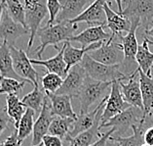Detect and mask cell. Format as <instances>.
<instances>
[{
    "mask_svg": "<svg viewBox=\"0 0 153 146\" xmlns=\"http://www.w3.org/2000/svg\"><path fill=\"white\" fill-rule=\"evenodd\" d=\"M77 29V24H70L68 22L54 24L52 26H45L44 28L39 29L37 35L39 36L40 45L36 49L38 59L42 60V54L47 46H57L59 42L69 41L72 36L75 35L74 33Z\"/></svg>",
    "mask_w": 153,
    "mask_h": 146,
    "instance_id": "cell-1",
    "label": "cell"
},
{
    "mask_svg": "<svg viewBox=\"0 0 153 146\" xmlns=\"http://www.w3.org/2000/svg\"><path fill=\"white\" fill-rule=\"evenodd\" d=\"M112 82H102L93 80L87 75L77 99L80 102V113H88L95 105L106 99L110 94Z\"/></svg>",
    "mask_w": 153,
    "mask_h": 146,
    "instance_id": "cell-2",
    "label": "cell"
},
{
    "mask_svg": "<svg viewBox=\"0 0 153 146\" xmlns=\"http://www.w3.org/2000/svg\"><path fill=\"white\" fill-rule=\"evenodd\" d=\"M130 21L132 26H131L129 32H127V35L124 36L122 35L118 36L123 46V51H124V60L122 64H120V70L128 78L139 69V65L136 60L137 49H139L137 31L140 27V22L137 19H131Z\"/></svg>",
    "mask_w": 153,
    "mask_h": 146,
    "instance_id": "cell-3",
    "label": "cell"
},
{
    "mask_svg": "<svg viewBox=\"0 0 153 146\" xmlns=\"http://www.w3.org/2000/svg\"><path fill=\"white\" fill-rule=\"evenodd\" d=\"M80 65L83 67L87 75L93 80L102 82H113L115 81H123L125 80H129V78L121 72L120 65L108 66L102 64L93 60L88 53L84 56Z\"/></svg>",
    "mask_w": 153,
    "mask_h": 146,
    "instance_id": "cell-4",
    "label": "cell"
},
{
    "mask_svg": "<svg viewBox=\"0 0 153 146\" xmlns=\"http://www.w3.org/2000/svg\"><path fill=\"white\" fill-rule=\"evenodd\" d=\"M25 23L29 31V38L27 43V52L31 48L35 35L39 31V27L47 15H49L47 8V0H25Z\"/></svg>",
    "mask_w": 153,
    "mask_h": 146,
    "instance_id": "cell-5",
    "label": "cell"
},
{
    "mask_svg": "<svg viewBox=\"0 0 153 146\" xmlns=\"http://www.w3.org/2000/svg\"><path fill=\"white\" fill-rule=\"evenodd\" d=\"M131 20L137 19L144 32L153 25V0H122V13Z\"/></svg>",
    "mask_w": 153,
    "mask_h": 146,
    "instance_id": "cell-6",
    "label": "cell"
},
{
    "mask_svg": "<svg viewBox=\"0 0 153 146\" xmlns=\"http://www.w3.org/2000/svg\"><path fill=\"white\" fill-rule=\"evenodd\" d=\"M143 111L141 109L131 106L124 112L114 116L106 123L100 125V129L102 128H114V136H123V134H125L135 125H139L143 119Z\"/></svg>",
    "mask_w": 153,
    "mask_h": 146,
    "instance_id": "cell-7",
    "label": "cell"
},
{
    "mask_svg": "<svg viewBox=\"0 0 153 146\" xmlns=\"http://www.w3.org/2000/svg\"><path fill=\"white\" fill-rule=\"evenodd\" d=\"M88 54L93 60L108 66L120 65L124 60L123 46L121 42H117L116 39L104 41L100 48L89 52Z\"/></svg>",
    "mask_w": 153,
    "mask_h": 146,
    "instance_id": "cell-8",
    "label": "cell"
},
{
    "mask_svg": "<svg viewBox=\"0 0 153 146\" xmlns=\"http://www.w3.org/2000/svg\"><path fill=\"white\" fill-rule=\"evenodd\" d=\"M11 55H12L15 72L24 81L32 84L33 87L38 85V74L33 68L30 59L27 57V53L23 49H18L15 46H10Z\"/></svg>",
    "mask_w": 153,
    "mask_h": 146,
    "instance_id": "cell-9",
    "label": "cell"
},
{
    "mask_svg": "<svg viewBox=\"0 0 153 146\" xmlns=\"http://www.w3.org/2000/svg\"><path fill=\"white\" fill-rule=\"evenodd\" d=\"M130 107L131 105L125 100L124 96H123L121 92L119 81H113L112 85H111L110 94L108 96L105 104H104L100 125L106 123L108 120H110L111 118H113L114 116L124 112Z\"/></svg>",
    "mask_w": 153,
    "mask_h": 146,
    "instance_id": "cell-10",
    "label": "cell"
},
{
    "mask_svg": "<svg viewBox=\"0 0 153 146\" xmlns=\"http://www.w3.org/2000/svg\"><path fill=\"white\" fill-rule=\"evenodd\" d=\"M86 77H87V73L80 64L73 66L68 71V76L63 78L61 88L56 93L68 95L71 98H77L84 84Z\"/></svg>",
    "mask_w": 153,
    "mask_h": 146,
    "instance_id": "cell-11",
    "label": "cell"
},
{
    "mask_svg": "<svg viewBox=\"0 0 153 146\" xmlns=\"http://www.w3.org/2000/svg\"><path fill=\"white\" fill-rule=\"evenodd\" d=\"M27 33H29L28 29L14 21L5 7L0 24V40L2 42H6L9 46H15V42L18 38Z\"/></svg>",
    "mask_w": 153,
    "mask_h": 146,
    "instance_id": "cell-12",
    "label": "cell"
},
{
    "mask_svg": "<svg viewBox=\"0 0 153 146\" xmlns=\"http://www.w3.org/2000/svg\"><path fill=\"white\" fill-rule=\"evenodd\" d=\"M105 0H95L82 14L74 20L68 22L70 24H78L85 22L89 27L106 25V15L104 11Z\"/></svg>",
    "mask_w": 153,
    "mask_h": 146,
    "instance_id": "cell-13",
    "label": "cell"
},
{
    "mask_svg": "<svg viewBox=\"0 0 153 146\" xmlns=\"http://www.w3.org/2000/svg\"><path fill=\"white\" fill-rule=\"evenodd\" d=\"M54 116L51 112V102L49 97L46 96L44 101L43 108L41 110L39 116L37 117L34 123V128L32 132V141L31 145H38L42 143L43 137L49 133V129L51 123L53 121Z\"/></svg>",
    "mask_w": 153,
    "mask_h": 146,
    "instance_id": "cell-14",
    "label": "cell"
},
{
    "mask_svg": "<svg viewBox=\"0 0 153 146\" xmlns=\"http://www.w3.org/2000/svg\"><path fill=\"white\" fill-rule=\"evenodd\" d=\"M104 11L106 15L105 27L109 29L111 33L109 39H117V37L121 35L122 32H129L132 23L128 18L123 16L121 13L113 11L111 9L110 4H107V2L104 4Z\"/></svg>",
    "mask_w": 153,
    "mask_h": 146,
    "instance_id": "cell-15",
    "label": "cell"
},
{
    "mask_svg": "<svg viewBox=\"0 0 153 146\" xmlns=\"http://www.w3.org/2000/svg\"><path fill=\"white\" fill-rule=\"evenodd\" d=\"M119 84H120L121 92L127 102L131 106L139 108V109L143 111V102L140 84L139 71L137 70V72L129 77L127 84H124L123 81H119Z\"/></svg>",
    "mask_w": 153,
    "mask_h": 146,
    "instance_id": "cell-16",
    "label": "cell"
},
{
    "mask_svg": "<svg viewBox=\"0 0 153 146\" xmlns=\"http://www.w3.org/2000/svg\"><path fill=\"white\" fill-rule=\"evenodd\" d=\"M62 3V10L59 13L55 24L70 22L77 18L80 14L90 6L93 0H59Z\"/></svg>",
    "mask_w": 153,
    "mask_h": 146,
    "instance_id": "cell-17",
    "label": "cell"
},
{
    "mask_svg": "<svg viewBox=\"0 0 153 146\" xmlns=\"http://www.w3.org/2000/svg\"><path fill=\"white\" fill-rule=\"evenodd\" d=\"M105 26H96V27H88L82 31L80 33L75 35L69 39L70 41L78 42L82 47H88L91 44H94L100 41H107L111 37V33L104 31Z\"/></svg>",
    "mask_w": 153,
    "mask_h": 146,
    "instance_id": "cell-18",
    "label": "cell"
},
{
    "mask_svg": "<svg viewBox=\"0 0 153 146\" xmlns=\"http://www.w3.org/2000/svg\"><path fill=\"white\" fill-rule=\"evenodd\" d=\"M46 94L50 99L51 112L54 117L77 119L78 115L73 111L71 105V97L57 93H46Z\"/></svg>",
    "mask_w": 153,
    "mask_h": 146,
    "instance_id": "cell-19",
    "label": "cell"
},
{
    "mask_svg": "<svg viewBox=\"0 0 153 146\" xmlns=\"http://www.w3.org/2000/svg\"><path fill=\"white\" fill-rule=\"evenodd\" d=\"M55 48L58 50V53L56 56H54V57L47 59V60L30 59V62L32 63V65H38V66L45 67L48 73L57 74L59 76H61L62 78H65L68 76V66H66L65 58H63L65 44L63 42L62 48H59V49L58 46H55Z\"/></svg>",
    "mask_w": 153,
    "mask_h": 146,
    "instance_id": "cell-20",
    "label": "cell"
},
{
    "mask_svg": "<svg viewBox=\"0 0 153 146\" xmlns=\"http://www.w3.org/2000/svg\"><path fill=\"white\" fill-rule=\"evenodd\" d=\"M107 98L102 101L99 106L95 107L94 109L91 110L90 112H88V113H80L78 115L77 119L75 120V122H74L73 128L70 130V132L66 138H73L77 135H79L80 133L87 132V130H89L91 128H93V126H94L96 123L97 118H98L100 111L102 109V107L104 106V104H105Z\"/></svg>",
    "mask_w": 153,
    "mask_h": 146,
    "instance_id": "cell-21",
    "label": "cell"
},
{
    "mask_svg": "<svg viewBox=\"0 0 153 146\" xmlns=\"http://www.w3.org/2000/svg\"><path fill=\"white\" fill-rule=\"evenodd\" d=\"M137 71H139L140 84L143 102V114L140 125L144 126L145 120L153 110V78L147 77L140 68L137 69Z\"/></svg>",
    "mask_w": 153,
    "mask_h": 146,
    "instance_id": "cell-22",
    "label": "cell"
},
{
    "mask_svg": "<svg viewBox=\"0 0 153 146\" xmlns=\"http://www.w3.org/2000/svg\"><path fill=\"white\" fill-rule=\"evenodd\" d=\"M103 108L104 106L100 111L98 118H97L96 123L93 126V128H91L87 132L80 133L79 135L73 138H66L65 140L66 146H90L102 136V134L100 133V123H102V115L103 112Z\"/></svg>",
    "mask_w": 153,
    "mask_h": 146,
    "instance_id": "cell-23",
    "label": "cell"
},
{
    "mask_svg": "<svg viewBox=\"0 0 153 146\" xmlns=\"http://www.w3.org/2000/svg\"><path fill=\"white\" fill-rule=\"evenodd\" d=\"M104 41H100V42H97L94 44H91L88 47H81V48H75L70 44L69 41H65V53H63V58L68 66V70L69 71L73 66L77 64H80L83 60L84 56L89 53L91 51H94L98 49L102 45Z\"/></svg>",
    "mask_w": 153,
    "mask_h": 146,
    "instance_id": "cell-24",
    "label": "cell"
},
{
    "mask_svg": "<svg viewBox=\"0 0 153 146\" xmlns=\"http://www.w3.org/2000/svg\"><path fill=\"white\" fill-rule=\"evenodd\" d=\"M0 76L25 81L22 78L19 77L17 73L15 72L10 46L6 42L0 43Z\"/></svg>",
    "mask_w": 153,
    "mask_h": 146,
    "instance_id": "cell-25",
    "label": "cell"
},
{
    "mask_svg": "<svg viewBox=\"0 0 153 146\" xmlns=\"http://www.w3.org/2000/svg\"><path fill=\"white\" fill-rule=\"evenodd\" d=\"M137 63L139 68L149 78H153L152 67H153V53L149 50L148 41L146 36H144L141 44H139V49L136 56Z\"/></svg>",
    "mask_w": 153,
    "mask_h": 146,
    "instance_id": "cell-26",
    "label": "cell"
},
{
    "mask_svg": "<svg viewBox=\"0 0 153 146\" xmlns=\"http://www.w3.org/2000/svg\"><path fill=\"white\" fill-rule=\"evenodd\" d=\"M27 108L19 98L18 94H9L6 96V111L9 117L14 122L15 129H18L22 118L27 112Z\"/></svg>",
    "mask_w": 153,
    "mask_h": 146,
    "instance_id": "cell-27",
    "label": "cell"
},
{
    "mask_svg": "<svg viewBox=\"0 0 153 146\" xmlns=\"http://www.w3.org/2000/svg\"><path fill=\"white\" fill-rule=\"evenodd\" d=\"M46 96H47L46 92L43 89H41L38 84L35 85L32 91H30L27 95L24 96V98L22 99V102L24 103V105L25 107L33 110L37 116H39L40 112L43 108V104L44 101H45Z\"/></svg>",
    "mask_w": 153,
    "mask_h": 146,
    "instance_id": "cell-28",
    "label": "cell"
},
{
    "mask_svg": "<svg viewBox=\"0 0 153 146\" xmlns=\"http://www.w3.org/2000/svg\"><path fill=\"white\" fill-rule=\"evenodd\" d=\"M74 122H75V120L72 118L54 117L53 121L51 123L48 134L58 136L61 139L65 140L69 134L70 130L72 129Z\"/></svg>",
    "mask_w": 153,
    "mask_h": 146,
    "instance_id": "cell-29",
    "label": "cell"
},
{
    "mask_svg": "<svg viewBox=\"0 0 153 146\" xmlns=\"http://www.w3.org/2000/svg\"><path fill=\"white\" fill-rule=\"evenodd\" d=\"M35 112L27 108V112L25 113V115L22 118L19 126L17 129L18 132V139L20 144L22 145L23 141L29 136L33 132V128H34V117H35Z\"/></svg>",
    "mask_w": 153,
    "mask_h": 146,
    "instance_id": "cell-30",
    "label": "cell"
},
{
    "mask_svg": "<svg viewBox=\"0 0 153 146\" xmlns=\"http://www.w3.org/2000/svg\"><path fill=\"white\" fill-rule=\"evenodd\" d=\"M5 7L14 21H16L17 23L23 25L25 29H27V23H25V4H23L20 0H6Z\"/></svg>",
    "mask_w": 153,
    "mask_h": 146,
    "instance_id": "cell-31",
    "label": "cell"
},
{
    "mask_svg": "<svg viewBox=\"0 0 153 146\" xmlns=\"http://www.w3.org/2000/svg\"><path fill=\"white\" fill-rule=\"evenodd\" d=\"M144 126L139 125H135L132 128L133 134L131 136H112L116 139L121 146H143L144 144L143 133H144Z\"/></svg>",
    "mask_w": 153,
    "mask_h": 146,
    "instance_id": "cell-32",
    "label": "cell"
},
{
    "mask_svg": "<svg viewBox=\"0 0 153 146\" xmlns=\"http://www.w3.org/2000/svg\"><path fill=\"white\" fill-rule=\"evenodd\" d=\"M27 81L0 76V94H18L24 89Z\"/></svg>",
    "mask_w": 153,
    "mask_h": 146,
    "instance_id": "cell-33",
    "label": "cell"
},
{
    "mask_svg": "<svg viewBox=\"0 0 153 146\" xmlns=\"http://www.w3.org/2000/svg\"><path fill=\"white\" fill-rule=\"evenodd\" d=\"M63 82V78L54 73H47L41 78L42 89L46 93H56Z\"/></svg>",
    "mask_w": 153,
    "mask_h": 146,
    "instance_id": "cell-34",
    "label": "cell"
},
{
    "mask_svg": "<svg viewBox=\"0 0 153 146\" xmlns=\"http://www.w3.org/2000/svg\"><path fill=\"white\" fill-rule=\"evenodd\" d=\"M47 8L49 12V20L46 26H52L56 23V19L61 12L62 3L59 0H47Z\"/></svg>",
    "mask_w": 153,
    "mask_h": 146,
    "instance_id": "cell-35",
    "label": "cell"
},
{
    "mask_svg": "<svg viewBox=\"0 0 153 146\" xmlns=\"http://www.w3.org/2000/svg\"><path fill=\"white\" fill-rule=\"evenodd\" d=\"M11 122H12V119L7 114L6 108H0V135L6 129Z\"/></svg>",
    "mask_w": 153,
    "mask_h": 146,
    "instance_id": "cell-36",
    "label": "cell"
},
{
    "mask_svg": "<svg viewBox=\"0 0 153 146\" xmlns=\"http://www.w3.org/2000/svg\"><path fill=\"white\" fill-rule=\"evenodd\" d=\"M43 145L44 146H63L62 139L58 136L47 134L43 137Z\"/></svg>",
    "mask_w": 153,
    "mask_h": 146,
    "instance_id": "cell-37",
    "label": "cell"
},
{
    "mask_svg": "<svg viewBox=\"0 0 153 146\" xmlns=\"http://www.w3.org/2000/svg\"><path fill=\"white\" fill-rule=\"evenodd\" d=\"M0 146H21L20 142H19V139H18L17 129H15L14 132L11 133L1 144H0Z\"/></svg>",
    "mask_w": 153,
    "mask_h": 146,
    "instance_id": "cell-38",
    "label": "cell"
},
{
    "mask_svg": "<svg viewBox=\"0 0 153 146\" xmlns=\"http://www.w3.org/2000/svg\"><path fill=\"white\" fill-rule=\"evenodd\" d=\"M114 132H115V129L111 128L109 130H108V132L102 134V136H100L98 140H97L96 142H94V143H93L92 145H90V146H105L107 140L113 135Z\"/></svg>",
    "mask_w": 153,
    "mask_h": 146,
    "instance_id": "cell-39",
    "label": "cell"
},
{
    "mask_svg": "<svg viewBox=\"0 0 153 146\" xmlns=\"http://www.w3.org/2000/svg\"><path fill=\"white\" fill-rule=\"evenodd\" d=\"M143 139H144L145 144L153 146V126H149V128H147L144 130Z\"/></svg>",
    "mask_w": 153,
    "mask_h": 146,
    "instance_id": "cell-40",
    "label": "cell"
},
{
    "mask_svg": "<svg viewBox=\"0 0 153 146\" xmlns=\"http://www.w3.org/2000/svg\"><path fill=\"white\" fill-rule=\"evenodd\" d=\"M105 146H121V144L119 143V142H118L116 139H115L114 137L111 136V137L109 138V139L107 140Z\"/></svg>",
    "mask_w": 153,
    "mask_h": 146,
    "instance_id": "cell-41",
    "label": "cell"
},
{
    "mask_svg": "<svg viewBox=\"0 0 153 146\" xmlns=\"http://www.w3.org/2000/svg\"><path fill=\"white\" fill-rule=\"evenodd\" d=\"M6 1V0H5ZM5 1L0 5V24H1V21H2V17H3V12H4V9H5Z\"/></svg>",
    "mask_w": 153,
    "mask_h": 146,
    "instance_id": "cell-42",
    "label": "cell"
},
{
    "mask_svg": "<svg viewBox=\"0 0 153 146\" xmlns=\"http://www.w3.org/2000/svg\"><path fill=\"white\" fill-rule=\"evenodd\" d=\"M145 35L149 37H153V25L147 29V31H145Z\"/></svg>",
    "mask_w": 153,
    "mask_h": 146,
    "instance_id": "cell-43",
    "label": "cell"
},
{
    "mask_svg": "<svg viewBox=\"0 0 153 146\" xmlns=\"http://www.w3.org/2000/svg\"><path fill=\"white\" fill-rule=\"evenodd\" d=\"M116 2V5L118 7V12L122 13V0H115Z\"/></svg>",
    "mask_w": 153,
    "mask_h": 146,
    "instance_id": "cell-44",
    "label": "cell"
},
{
    "mask_svg": "<svg viewBox=\"0 0 153 146\" xmlns=\"http://www.w3.org/2000/svg\"><path fill=\"white\" fill-rule=\"evenodd\" d=\"M146 39L148 41V43H150V44H153V37H149L146 35Z\"/></svg>",
    "mask_w": 153,
    "mask_h": 146,
    "instance_id": "cell-45",
    "label": "cell"
},
{
    "mask_svg": "<svg viewBox=\"0 0 153 146\" xmlns=\"http://www.w3.org/2000/svg\"><path fill=\"white\" fill-rule=\"evenodd\" d=\"M148 117H150V118H152V119H153V110L151 111V113H150V115L148 116Z\"/></svg>",
    "mask_w": 153,
    "mask_h": 146,
    "instance_id": "cell-46",
    "label": "cell"
},
{
    "mask_svg": "<svg viewBox=\"0 0 153 146\" xmlns=\"http://www.w3.org/2000/svg\"><path fill=\"white\" fill-rule=\"evenodd\" d=\"M22 146V145H21ZM31 146H44L43 145V142H42V143H40V144H38V145H31Z\"/></svg>",
    "mask_w": 153,
    "mask_h": 146,
    "instance_id": "cell-47",
    "label": "cell"
},
{
    "mask_svg": "<svg viewBox=\"0 0 153 146\" xmlns=\"http://www.w3.org/2000/svg\"><path fill=\"white\" fill-rule=\"evenodd\" d=\"M4 1H5V0H0V5H1V4H2V3H3V2H4Z\"/></svg>",
    "mask_w": 153,
    "mask_h": 146,
    "instance_id": "cell-48",
    "label": "cell"
},
{
    "mask_svg": "<svg viewBox=\"0 0 153 146\" xmlns=\"http://www.w3.org/2000/svg\"><path fill=\"white\" fill-rule=\"evenodd\" d=\"M143 146H150V145H147V144H145V143H144V144H143Z\"/></svg>",
    "mask_w": 153,
    "mask_h": 146,
    "instance_id": "cell-49",
    "label": "cell"
},
{
    "mask_svg": "<svg viewBox=\"0 0 153 146\" xmlns=\"http://www.w3.org/2000/svg\"><path fill=\"white\" fill-rule=\"evenodd\" d=\"M105 1H106V2H107V1H110V0H105Z\"/></svg>",
    "mask_w": 153,
    "mask_h": 146,
    "instance_id": "cell-50",
    "label": "cell"
}]
</instances>
